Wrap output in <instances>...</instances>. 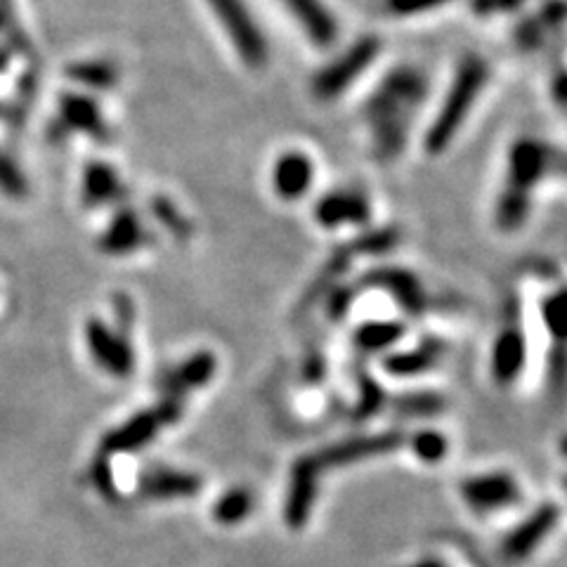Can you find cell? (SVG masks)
Instances as JSON below:
<instances>
[{
    "label": "cell",
    "instance_id": "2",
    "mask_svg": "<svg viewBox=\"0 0 567 567\" xmlns=\"http://www.w3.org/2000/svg\"><path fill=\"white\" fill-rule=\"evenodd\" d=\"M558 166L551 145L539 138H520L508 149L506 178L494 208V223L501 232H516L532 211V199L546 175Z\"/></svg>",
    "mask_w": 567,
    "mask_h": 567
},
{
    "label": "cell",
    "instance_id": "35",
    "mask_svg": "<svg viewBox=\"0 0 567 567\" xmlns=\"http://www.w3.org/2000/svg\"><path fill=\"white\" fill-rule=\"evenodd\" d=\"M551 388L560 393L567 386V345H556L549 360Z\"/></svg>",
    "mask_w": 567,
    "mask_h": 567
},
{
    "label": "cell",
    "instance_id": "42",
    "mask_svg": "<svg viewBox=\"0 0 567 567\" xmlns=\"http://www.w3.org/2000/svg\"><path fill=\"white\" fill-rule=\"evenodd\" d=\"M8 112H10V107H5V104H0V119H5V116H8Z\"/></svg>",
    "mask_w": 567,
    "mask_h": 567
},
{
    "label": "cell",
    "instance_id": "25",
    "mask_svg": "<svg viewBox=\"0 0 567 567\" xmlns=\"http://www.w3.org/2000/svg\"><path fill=\"white\" fill-rule=\"evenodd\" d=\"M404 334V327L397 322H369L362 324L355 334L357 348H362L364 353H376V350L388 348L395 341H400Z\"/></svg>",
    "mask_w": 567,
    "mask_h": 567
},
{
    "label": "cell",
    "instance_id": "27",
    "mask_svg": "<svg viewBox=\"0 0 567 567\" xmlns=\"http://www.w3.org/2000/svg\"><path fill=\"white\" fill-rule=\"evenodd\" d=\"M253 497L249 490H230L223 497L215 501L213 506V518L220 525H237L251 513Z\"/></svg>",
    "mask_w": 567,
    "mask_h": 567
},
{
    "label": "cell",
    "instance_id": "1",
    "mask_svg": "<svg viewBox=\"0 0 567 567\" xmlns=\"http://www.w3.org/2000/svg\"><path fill=\"white\" fill-rule=\"evenodd\" d=\"M428 95V78L421 69L395 67L371 90L362 107V121L376 161L393 164L407 147L416 114Z\"/></svg>",
    "mask_w": 567,
    "mask_h": 567
},
{
    "label": "cell",
    "instance_id": "13",
    "mask_svg": "<svg viewBox=\"0 0 567 567\" xmlns=\"http://www.w3.org/2000/svg\"><path fill=\"white\" fill-rule=\"evenodd\" d=\"M362 286H374V289L388 291L409 315H421L428 308V296L423 291L419 277H414L409 270H402V267H378V270H371L362 279Z\"/></svg>",
    "mask_w": 567,
    "mask_h": 567
},
{
    "label": "cell",
    "instance_id": "7",
    "mask_svg": "<svg viewBox=\"0 0 567 567\" xmlns=\"http://www.w3.org/2000/svg\"><path fill=\"white\" fill-rule=\"evenodd\" d=\"M57 109H60V114H57L60 123L50 126L52 140H62L64 135H67V130L69 133L88 135V138L97 142L109 140V126L107 121H104L100 104L90 95L64 93L60 102H57Z\"/></svg>",
    "mask_w": 567,
    "mask_h": 567
},
{
    "label": "cell",
    "instance_id": "26",
    "mask_svg": "<svg viewBox=\"0 0 567 567\" xmlns=\"http://www.w3.org/2000/svg\"><path fill=\"white\" fill-rule=\"evenodd\" d=\"M542 319L556 343L567 345V286H560L544 298Z\"/></svg>",
    "mask_w": 567,
    "mask_h": 567
},
{
    "label": "cell",
    "instance_id": "24",
    "mask_svg": "<svg viewBox=\"0 0 567 567\" xmlns=\"http://www.w3.org/2000/svg\"><path fill=\"white\" fill-rule=\"evenodd\" d=\"M67 76L90 90H109L119 81V69L107 60H83L69 64Z\"/></svg>",
    "mask_w": 567,
    "mask_h": 567
},
{
    "label": "cell",
    "instance_id": "3",
    "mask_svg": "<svg viewBox=\"0 0 567 567\" xmlns=\"http://www.w3.org/2000/svg\"><path fill=\"white\" fill-rule=\"evenodd\" d=\"M487 81H490V64L480 55H466L456 64L452 83L442 97L438 114L430 121L426 140H423V147L430 156H438L452 145L468 116H471L473 107L478 104Z\"/></svg>",
    "mask_w": 567,
    "mask_h": 567
},
{
    "label": "cell",
    "instance_id": "30",
    "mask_svg": "<svg viewBox=\"0 0 567 567\" xmlns=\"http://www.w3.org/2000/svg\"><path fill=\"white\" fill-rule=\"evenodd\" d=\"M88 480H90V485L95 487V492H100L102 499L112 501V504L121 499L114 471H112V466H109V456L100 454L97 459H93V464H90L88 468Z\"/></svg>",
    "mask_w": 567,
    "mask_h": 567
},
{
    "label": "cell",
    "instance_id": "11",
    "mask_svg": "<svg viewBox=\"0 0 567 567\" xmlns=\"http://www.w3.org/2000/svg\"><path fill=\"white\" fill-rule=\"evenodd\" d=\"M461 497L466 504L480 513L499 511V508L516 504L520 499L518 482L508 473H490L478 475V478H468L461 485Z\"/></svg>",
    "mask_w": 567,
    "mask_h": 567
},
{
    "label": "cell",
    "instance_id": "20",
    "mask_svg": "<svg viewBox=\"0 0 567 567\" xmlns=\"http://www.w3.org/2000/svg\"><path fill=\"white\" fill-rule=\"evenodd\" d=\"M558 523V506L546 504L534 511L532 518H527L523 525L516 527V532L508 534L504 542V553L508 558L520 560L537 549V544L549 534Z\"/></svg>",
    "mask_w": 567,
    "mask_h": 567
},
{
    "label": "cell",
    "instance_id": "31",
    "mask_svg": "<svg viewBox=\"0 0 567 567\" xmlns=\"http://www.w3.org/2000/svg\"><path fill=\"white\" fill-rule=\"evenodd\" d=\"M0 192L10 199L29 197V180L8 154L0 152Z\"/></svg>",
    "mask_w": 567,
    "mask_h": 567
},
{
    "label": "cell",
    "instance_id": "44",
    "mask_svg": "<svg viewBox=\"0 0 567 567\" xmlns=\"http://www.w3.org/2000/svg\"><path fill=\"white\" fill-rule=\"evenodd\" d=\"M565 487H567V480H565Z\"/></svg>",
    "mask_w": 567,
    "mask_h": 567
},
{
    "label": "cell",
    "instance_id": "43",
    "mask_svg": "<svg viewBox=\"0 0 567 567\" xmlns=\"http://www.w3.org/2000/svg\"><path fill=\"white\" fill-rule=\"evenodd\" d=\"M0 26H3V12H0Z\"/></svg>",
    "mask_w": 567,
    "mask_h": 567
},
{
    "label": "cell",
    "instance_id": "17",
    "mask_svg": "<svg viewBox=\"0 0 567 567\" xmlns=\"http://www.w3.org/2000/svg\"><path fill=\"white\" fill-rule=\"evenodd\" d=\"M291 473L293 475H291L289 497H286V506H284V518L293 530H298V527H303L310 518L312 504H315L317 497L319 473L315 471V466L310 464L308 456H301Z\"/></svg>",
    "mask_w": 567,
    "mask_h": 567
},
{
    "label": "cell",
    "instance_id": "36",
    "mask_svg": "<svg viewBox=\"0 0 567 567\" xmlns=\"http://www.w3.org/2000/svg\"><path fill=\"white\" fill-rule=\"evenodd\" d=\"M381 404H383V390L378 388L374 381H369V378L364 376L362 397H360V404H357V419H364V416L376 412Z\"/></svg>",
    "mask_w": 567,
    "mask_h": 567
},
{
    "label": "cell",
    "instance_id": "22",
    "mask_svg": "<svg viewBox=\"0 0 567 567\" xmlns=\"http://www.w3.org/2000/svg\"><path fill=\"white\" fill-rule=\"evenodd\" d=\"M126 197V185H123L114 166L104 161H90L83 171V204L88 208H102L116 204Z\"/></svg>",
    "mask_w": 567,
    "mask_h": 567
},
{
    "label": "cell",
    "instance_id": "29",
    "mask_svg": "<svg viewBox=\"0 0 567 567\" xmlns=\"http://www.w3.org/2000/svg\"><path fill=\"white\" fill-rule=\"evenodd\" d=\"M397 241H400L397 230L383 227V230H369L360 234L355 241H350V249H353L355 256H381V253L395 249Z\"/></svg>",
    "mask_w": 567,
    "mask_h": 567
},
{
    "label": "cell",
    "instance_id": "12",
    "mask_svg": "<svg viewBox=\"0 0 567 567\" xmlns=\"http://www.w3.org/2000/svg\"><path fill=\"white\" fill-rule=\"evenodd\" d=\"M315 182V164L301 149H289L277 156L272 166V189L282 201H298Z\"/></svg>",
    "mask_w": 567,
    "mask_h": 567
},
{
    "label": "cell",
    "instance_id": "15",
    "mask_svg": "<svg viewBox=\"0 0 567 567\" xmlns=\"http://www.w3.org/2000/svg\"><path fill=\"white\" fill-rule=\"evenodd\" d=\"M282 5L312 45L331 48L336 43L338 22L324 0H282Z\"/></svg>",
    "mask_w": 567,
    "mask_h": 567
},
{
    "label": "cell",
    "instance_id": "8",
    "mask_svg": "<svg viewBox=\"0 0 567 567\" xmlns=\"http://www.w3.org/2000/svg\"><path fill=\"white\" fill-rule=\"evenodd\" d=\"M402 433H395V430H388V433H378L369 435V438H350L338 442V445H331L327 449H319L315 454H308L310 464L315 466V471L322 475V471L336 466H348L355 464V461L364 459H374V456L393 452L395 447L402 445Z\"/></svg>",
    "mask_w": 567,
    "mask_h": 567
},
{
    "label": "cell",
    "instance_id": "16",
    "mask_svg": "<svg viewBox=\"0 0 567 567\" xmlns=\"http://www.w3.org/2000/svg\"><path fill=\"white\" fill-rule=\"evenodd\" d=\"M149 241H152V234L147 232L140 215L130 208H121L109 220L107 230L100 237V251L107 256H130V253L145 249Z\"/></svg>",
    "mask_w": 567,
    "mask_h": 567
},
{
    "label": "cell",
    "instance_id": "19",
    "mask_svg": "<svg viewBox=\"0 0 567 567\" xmlns=\"http://www.w3.org/2000/svg\"><path fill=\"white\" fill-rule=\"evenodd\" d=\"M215 374V355L213 353H197L187 357L185 362L178 364L171 374L161 378L159 390L161 397H171V400H182L189 390L206 386Z\"/></svg>",
    "mask_w": 567,
    "mask_h": 567
},
{
    "label": "cell",
    "instance_id": "18",
    "mask_svg": "<svg viewBox=\"0 0 567 567\" xmlns=\"http://www.w3.org/2000/svg\"><path fill=\"white\" fill-rule=\"evenodd\" d=\"M567 24V0H549L534 15H530L518 24L516 43L520 50L532 52L539 50L549 41L551 34H556L560 26Z\"/></svg>",
    "mask_w": 567,
    "mask_h": 567
},
{
    "label": "cell",
    "instance_id": "41",
    "mask_svg": "<svg viewBox=\"0 0 567 567\" xmlns=\"http://www.w3.org/2000/svg\"><path fill=\"white\" fill-rule=\"evenodd\" d=\"M409 567H445V565H442L440 560H421V563L409 565Z\"/></svg>",
    "mask_w": 567,
    "mask_h": 567
},
{
    "label": "cell",
    "instance_id": "40",
    "mask_svg": "<svg viewBox=\"0 0 567 567\" xmlns=\"http://www.w3.org/2000/svg\"><path fill=\"white\" fill-rule=\"evenodd\" d=\"M551 95L556 104L567 109V69H558L551 78Z\"/></svg>",
    "mask_w": 567,
    "mask_h": 567
},
{
    "label": "cell",
    "instance_id": "21",
    "mask_svg": "<svg viewBox=\"0 0 567 567\" xmlns=\"http://www.w3.org/2000/svg\"><path fill=\"white\" fill-rule=\"evenodd\" d=\"M527 360V343L523 331L508 327L499 334L492 350V374L501 386H511L520 376Z\"/></svg>",
    "mask_w": 567,
    "mask_h": 567
},
{
    "label": "cell",
    "instance_id": "39",
    "mask_svg": "<svg viewBox=\"0 0 567 567\" xmlns=\"http://www.w3.org/2000/svg\"><path fill=\"white\" fill-rule=\"evenodd\" d=\"M350 303H353V291H348V289H336L334 293H331V303H329V312L334 317H343L345 312H348L350 308Z\"/></svg>",
    "mask_w": 567,
    "mask_h": 567
},
{
    "label": "cell",
    "instance_id": "34",
    "mask_svg": "<svg viewBox=\"0 0 567 567\" xmlns=\"http://www.w3.org/2000/svg\"><path fill=\"white\" fill-rule=\"evenodd\" d=\"M400 412L404 414H435L445 407V400L440 395H430V393H421V395H404L400 402H397Z\"/></svg>",
    "mask_w": 567,
    "mask_h": 567
},
{
    "label": "cell",
    "instance_id": "9",
    "mask_svg": "<svg viewBox=\"0 0 567 567\" xmlns=\"http://www.w3.org/2000/svg\"><path fill=\"white\" fill-rule=\"evenodd\" d=\"M371 218V204L357 189H334L324 194L315 204V220L324 230H338L348 225H367Z\"/></svg>",
    "mask_w": 567,
    "mask_h": 567
},
{
    "label": "cell",
    "instance_id": "10",
    "mask_svg": "<svg viewBox=\"0 0 567 567\" xmlns=\"http://www.w3.org/2000/svg\"><path fill=\"white\" fill-rule=\"evenodd\" d=\"M164 426L166 421L161 419L159 409L156 407L145 409V412L130 416L128 421H123L119 428L107 430L100 440V454L114 456V454L138 452V449L147 447Z\"/></svg>",
    "mask_w": 567,
    "mask_h": 567
},
{
    "label": "cell",
    "instance_id": "6",
    "mask_svg": "<svg viewBox=\"0 0 567 567\" xmlns=\"http://www.w3.org/2000/svg\"><path fill=\"white\" fill-rule=\"evenodd\" d=\"M86 345L93 362L107 374L128 378L135 371V350L128 336L104 324L102 319L90 317L86 324Z\"/></svg>",
    "mask_w": 567,
    "mask_h": 567
},
{
    "label": "cell",
    "instance_id": "28",
    "mask_svg": "<svg viewBox=\"0 0 567 567\" xmlns=\"http://www.w3.org/2000/svg\"><path fill=\"white\" fill-rule=\"evenodd\" d=\"M149 208H152L154 218L159 220V223L164 225L166 230L173 234V237L187 239L189 234H192V223H189L185 215L180 213V208L175 206L171 199L154 197L152 201H149Z\"/></svg>",
    "mask_w": 567,
    "mask_h": 567
},
{
    "label": "cell",
    "instance_id": "23",
    "mask_svg": "<svg viewBox=\"0 0 567 567\" xmlns=\"http://www.w3.org/2000/svg\"><path fill=\"white\" fill-rule=\"evenodd\" d=\"M442 350H445V343H442L440 338H426L423 345H419L416 350L390 355L388 360L383 362V367H386V371H390V374H395V376L421 374V371L430 369L435 362H438Z\"/></svg>",
    "mask_w": 567,
    "mask_h": 567
},
{
    "label": "cell",
    "instance_id": "33",
    "mask_svg": "<svg viewBox=\"0 0 567 567\" xmlns=\"http://www.w3.org/2000/svg\"><path fill=\"white\" fill-rule=\"evenodd\" d=\"M452 0H383L388 15L393 17H414V15H426V12L440 10Z\"/></svg>",
    "mask_w": 567,
    "mask_h": 567
},
{
    "label": "cell",
    "instance_id": "4",
    "mask_svg": "<svg viewBox=\"0 0 567 567\" xmlns=\"http://www.w3.org/2000/svg\"><path fill=\"white\" fill-rule=\"evenodd\" d=\"M206 5L218 19L220 29L225 31L241 64L249 69H263L270 62V43L249 3L246 0H206Z\"/></svg>",
    "mask_w": 567,
    "mask_h": 567
},
{
    "label": "cell",
    "instance_id": "5",
    "mask_svg": "<svg viewBox=\"0 0 567 567\" xmlns=\"http://www.w3.org/2000/svg\"><path fill=\"white\" fill-rule=\"evenodd\" d=\"M381 41L376 36H362L353 45H348L341 55L324 64L312 78V95L319 102H334L345 90L355 86L371 69V64L381 55Z\"/></svg>",
    "mask_w": 567,
    "mask_h": 567
},
{
    "label": "cell",
    "instance_id": "38",
    "mask_svg": "<svg viewBox=\"0 0 567 567\" xmlns=\"http://www.w3.org/2000/svg\"><path fill=\"white\" fill-rule=\"evenodd\" d=\"M527 0H473V10L478 15H501V12H516Z\"/></svg>",
    "mask_w": 567,
    "mask_h": 567
},
{
    "label": "cell",
    "instance_id": "37",
    "mask_svg": "<svg viewBox=\"0 0 567 567\" xmlns=\"http://www.w3.org/2000/svg\"><path fill=\"white\" fill-rule=\"evenodd\" d=\"M112 308H114L116 322H119V327H116V331H121L123 336H128L130 329H133V319H135L133 303H130V298L123 296V293H116Z\"/></svg>",
    "mask_w": 567,
    "mask_h": 567
},
{
    "label": "cell",
    "instance_id": "14",
    "mask_svg": "<svg viewBox=\"0 0 567 567\" xmlns=\"http://www.w3.org/2000/svg\"><path fill=\"white\" fill-rule=\"evenodd\" d=\"M204 480L197 473L175 471V468H149L140 475L138 494L149 501H168V499H189L201 492Z\"/></svg>",
    "mask_w": 567,
    "mask_h": 567
},
{
    "label": "cell",
    "instance_id": "32",
    "mask_svg": "<svg viewBox=\"0 0 567 567\" xmlns=\"http://www.w3.org/2000/svg\"><path fill=\"white\" fill-rule=\"evenodd\" d=\"M447 447V440L440 433H435V430H421V433H416L412 438L414 454L421 461H426V464H438V461L445 459Z\"/></svg>",
    "mask_w": 567,
    "mask_h": 567
}]
</instances>
